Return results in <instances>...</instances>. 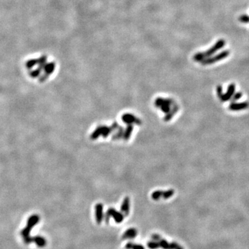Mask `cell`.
<instances>
[{
	"label": "cell",
	"instance_id": "cell-15",
	"mask_svg": "<svg viewBox=\"0 0 249 249\" xmlns=\"http://www.w3.org/2000/svg\"><path fill=\"white\" fill-rule=\"evenodd\" d=\"M242 97V92H237L236 93H234V95L232 97V102H235L238 100H240Z\"/></svg>",
	"mask_w": 249,
	"mask_h": 249
},
{
	"label": "cell",
	"instance_id": "cell-3",
	"mask_svg": "<svg viewBox=\"0 0 249 249\" xmlns=\"http://www.w3.org/2000/svg\"><path fill=\"white\" fill-rule=\"evenodd\" d=\"M229 55H230V51L224 50V51H222L221 53L217 54V55H215V56H211V57H210V58L204 60L201 62V63L203 65L212 64H214V63L221 61V60H222L226 58Z\"/></svg>",
	"mask_w": 249,
	"mask_h": 249
},
{
	"label": "cell",
	"instance_id": "cell-7",
	"mask_svg": "<svg viewBox=\"0 0 249 249\" xmlns=\"http://www.w3.org/2000/svg\"><path fill=\"white\" fill-rule=\"evenodd\" d=\"M160 247H161L164 249H176L177 247H179V244L176 242H172L168 243L166 240L161 239L159 242Z\"/></svg>",
	"mask_w": 249,
	"mask_h": 249
},
{
	"label": "cell",
	"instance_id": "cell-6",
	"mask_svg": "<svg viewBox=\"0 0 249 249\" xmlns=\"http://www.w3.org/2000/svg\"><path fill=\"white\" fill-rule=\"evenodd\" d=\"M96 219L98 224H101L102 219L104 218L103 216V205L102 204H97L96 205Z\"/></svg>",
	"mask_w": 249,
	"mask_h": 249
},
{
	"label": "cell",
	"instance_id": "cell-4",
	"mask_svg": "<svg viewBox=\"0 0 249 249\" xmlns=\"http://www.w3.org/2000/svg\"><path fill=\"white\" fill-rule=\"evenodd\" d=\"M111 217H113L114 221H115V222L117 223V224H120V223H121L122 221H123V219H124L123 214H122L121 213H120V212L116 211L115 209L112 208H109L107 213L105 214V220L107 224H108L109 223L110 218Z\"/></svg>",
	"mask_w": 249,
	"mask_h": 249
},
{
	"label": "cell",
	"instance_id": "cell-17",
	"mask_svg": "<svg viewBox=\"0 0 249 249\" xmlns=\"http://www.w3.org/2000/svg\"><path fill=\"white\" fill-rule=\"evenodd\" d=\"M37 63H38V60H30L27 62V67L28 68H31L33 67Z\"/></svg>",
	"mask_w": 249,
	"mask_h": 249
},
{
	"label": "cell",
	"instance_id": "cell-10",
	"mask_svg": "<svg viewBox=\"0 0 249 249\" xmlns=\"http://www.w3.org/2000/svg\"><path fill=\"white\" fill-rule=\"evenodd\" d=\"M54 68H55V64H54L53 62L48 63V64H45L44 66V70L45 72L47 74H51L53 72Z\"/></svg>",
	"mask_w": 249,
	"mask_h": 249
},
{
	"label": "cell",
	"instance_id": "cell-14",
	"mask_svg": "<svg viewBox=\"0 0 249 249\" xmlns=\"http://www.w3.org/2000/svg\"><path fill=\"white\" fill-rule=\"evenodd\" d=\"M173 194H174V190H169L168 191L164 192L162 197H164L165 199H167L168 198H170V197H171L172 196H173Z\"/></svg>",
	"mask_w": 249,
	"mask_h": 249
},
{
	"label": "cell",
	"instance_id": "cell-20",
	"mask_svg": "<svg viewBox=\"0 0 249 249\" xmlns=\"http://www.w3.org/2000/svg\"><path fill=\"white\" fill-rule=\"evenodd\" d=\"M132 246H133V243L129 242L127 244H126L125 248L126 249H131V248H132Z\"/></svg>",
	"mask_w": 249,
	"mask_h": 249
},
{
	"label": "cell",
	"instance_id": "cell-9",
	"mask_svg": "<svg viewBox=\"0 0 249 249\" xmlns=\"http://www.w3.org/2000/svg\"><path fill=\"white\" fill-rule=\"evenodd\" d=\"M121 210L123 213V215L127 216L129 214V213H130V199H129V197L125 198L121 205Z\"/></svg>",
	"mask_w": 249,
	"mask_h": 249
},
{
	"label": "cell",
	"instance_id": "cell-13",
	"mask_svg": "<svg viewBox=\"0 0 249 249\" xmlns=\"http://www.w3.org/2000/svg\"><path fill=\"white\" fill-rule=\"evenodd\" d=\"M147 247L150 249H158L160 248V245L158 242L151 241L147 243Z\"/></svg>",
	"mask_w": 249,
	"mask_h": 249
},
{
	"label": "cell",
	"instance_id": "cell-1",
	"mask_svg": "<svg viewBox=\"0 0 249 249\" xmlns=\"http://www.w3.org/2000/svg\"><path fill=\"white\" fill-rule=\"evenodd\" d=\"M226 44V41L224 39H220L217 41L215 44H214L213 47L209 48L206 51L204 52H199L196 53L195 55L193 56V60L195 62H202L204 60L210 58L212 56H213L217 51L222 49V48Z\"/></svg>",
	"mask_w": 249,
	"mask_h": 249
},
{
	"label": "cell",
	"instance_id": "cell-2",
	"mask_svg": "<svg viewBox=\"0 0 249 249\" xmlns=\"http://www.w3.org/2000/svg\"><path fill=\"white\" fill-rule=\"evenodd\" d=\"M217 95H218L220 101H222V102L228 101H230L232 98V97L234 95V91H235V85L232 83V84L229 85L227 89V91L225 93H223L222 87L221 86H218V87H217Z\"/></svg>",
	"mask_w": 249,
	"mask_h": 249
},
{
	"label": "cell",
	"instance_id": "cell-21",
	"mask_svg": "<svg viewBox=\"0 0 249 249\" xmlns=\"http://www.w3.org/2000/svg\"><path fill=\"white\" fill-rule=\"evenodd\" d=\"M176 249H184V248H183L181 247V246H179V247H177V248H176Z\"/></svg>",
	"mask_w": 249,
	"mask_h": 249
},
{
	"label": "cell",
	"instance_id": "cell-16",
	"mask_svg": "<svg viewBox=\"0 0 249 249\" xmlns=\"http://www.w3.org/2000/svg\"><path fill=\"white\" fill-rule=\"evenodd\" d=\"M239 22L242 23H245V24H248L249 23V16L248 15H242L239 18Z\"/></svg>",
	"mask_w": 249,
	"mask_h": 249
},
{
	"label": "cell",
	"instance_id": "cell-18",
	"mask_svg": "<svg viewBox=\"0 0 249 249\" xmlns=\"http://www.w3.org/2000/svg\"><path fill=\"white\" fill-rule=\"evenodd\" d=\"M151 239H153V241H155V242H159L160 240H161L162 238L161 237V236L159 235V234H154L151 235Z\"/></svg>",
	"mask_w": 249,
	"mask_h": 249
},
{
	"label": "cell",
	"instance_id": "cell-19",
	"mask_svg": "<svg viewBox=\"0 0 249 249\" xmlns=\"http://www.w3.org/2000/svg\"><path fill=\"white\" fill-rule=\"evenodd\" d=\"M131 249H145V248H144L143 247L142 245L133 244L132 248H131Z\"/></svg>",
	"mask_w": 249,
	"mask_h": 249
},
{
	"label": "cell",
	"instance_id": "cell-11",
	"mask_svg": "<svg viewBox=\"0 0 249 249\" xmlns=\"http://www.w3.org/2000/svg\"><path fill=\"white\" fill-rule=\"evenodd\" d=\"M122 120L125 122H134L136 121H138L135 117L134 116H131L130 115V114H126V115H124L123 117H122Z\"/></svg>",
	"mask_w": 249,
	"mask_h": 249
},
{
	"label": "cell",
	"instance_id": "cell-12",
	"mask_svg": "<svg viewBox=\"0 0 249 249\" xmlns=\"http://www.w3.org/2000/svg\"><path fill=\"white\" fill-rule=\"evenodd\" d=\"M164 192L161 190H156L151 194V198L154 200H159L163 196Z\"/></svg>",
	"mask_w": 249,
	"mask_h": 249
},
{
	"label": "cell",
	"instance_id": "cell-5",
	"mask_svg": "<svg viewBox=\"0 0 249 249\" xmlns=\"http://www.w3.org/2000/svg\"><path fill=\"white\" fill-rule=\"evenodd\" d=\"M249 107V103L248 102H243L236 103V102H232L229 106L228 109L230 111H238L241 110H244L246 109Z\"/></svg>",
	"mask_w": 249,
	"mask_h": 249
},
{
	"label": "cell",
	"instance_id": "cell-8",
	"mask_svg": "<svg viewBox=\"0 0 249 249\" xmlns=\"http://www.w3.org/2000/svg\"><path fill=\"white\" fill-rule=\"evenodd\" d=\"M138 232H137L136 228H129L123 233L122 236V238L123 239H134V237L137 236Z\"/></svg>",
	"mask_w": 249,
	"mask_h": 249
}]
</instances>
